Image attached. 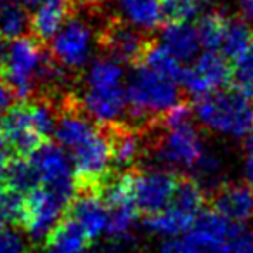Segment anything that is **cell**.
I'll return each mask as SVG.
<instances>
[{
  "instance_id": "1",
  "label": "cell",
  "mask_w": 253,
  "mask_h": 253,
  "mask_svg": "<svg viewBox=\"0 0 253 253\" xmlns=\"http://www.w3.org/2000/svg\"><path fill=\"white\" fill-rule=\"evenodd\" d=\"M56 141L73 163L78 191L101 193L111 177V141L109 132L88 120L80 108H68L57 116Z\"/></svg>"
},
{
  "instance_id": "2",
  "label": "cell",
  "mask_w": 253,
  "mask_h": 253,
  "mask_svg": "<svg viewBox=\"0 0 253 253\" xmlns=\"http://www.w3.org/2000/svg\"><path fill=\"white\" fill-rule=\"evenodd\" d=\"M66 71L35 37H21L9 43L5 56L4 80L12 87L19 101L33 99L39 90L59 87Z\"/></svg>"
},
{
  "instance_id": "3",
  "label": "cell",
  "mask_w": 253,
  "mask_h": 253,
  "mask_svg": "<svg viewBox=\"0 0 253 253\" xmlns=\"http://www.w3.org/2000/svg\"><path fill=\"white\" fill-rule=\"evenodd\" d=\"M80 106L97 125L115 126L123 123L128 111L125 70L120 61L109 56L90 63L82 88Z\"/></svg>"
},
{
  "instance_id": "4",
  "label": "cell",
  "mask_w": 253,
  "mask_h": 253,
  "mask_svg": "<svg viewBox=\"0 0 253 253\" xmlns=\"http://www.w3.org/2000/svg\"><path fill=\"white\" fill-rule=\"evenodd\" d=\"M56 123V109L45 97L19 101L2 118L4 146L14 156H30L49 142Z\"/></svg>"
},
{
  "instance_id": "5",
  "label": "cell",
  "mask_w": 253,
  "mask_h": 253,
  "mask_svg": "<svg viewBox=\"0 0 253 253\" xmlns=\"http://www.w3.org/2000/svg\"><path fill=\"white\" fill-rule=\"evenodd\" d=\"M252 97L238 87L220 88L194 102V116L201 126L231 139H246L253 132Z\"/></svg>"
},
{
  "instance_id": "6",
  "label": "cell",
  "mask_w": 253,
  "mask_h": 253,
  "mask_svg": "<svg viewBox=\"0 0 253 253\" xmlns=\"http://www.w3.org/2000/svg\"><path fill=\"white\" fill-rule=\"evenodd\" d=\"M179 87V82L156 73L146 64H137L126 80V116L137 123L162 120L169 109L180 102Z\"/></svg>"
},
{
  "instance_id": "7",
  "label": "cell",
  "mask_w": 253,
  "mask_h": 253,
  "mask_svg": "<svg viewBox=\"0 0 253 253\" xmlns=\"http://www.w3.org/2000/svg\"><path fill=\"white\" fill-rule=\"evenodd\" d=\"M153 155L163 169L191 170L193 172L208 151L201 134L193 123L163 128V134L153 142Z\"/></svg>"
},
{
  "instance_id": "8",
  "label": "cell",
  "mask_w": 253,
  "mask_h": 253,
  "mask_svg": "<svg viewBox=\"0 0 253 253\" xmlns=\"http://www.w3.org/2000/svg\"><path fill=\"white\" fill-rule=\"evenodd\" d=\"M26 158L32 163L39 187L54 191L70 203L75 200L78 194V184L75 179L73 163L59 144L45 142Z\"/></svg>"
},
{
  "instance_id": "9",
  "label": "cell",
  "mask_w": 253,
  "mask_h": 253,
  "mask_svg": "<svg viewBox=\"0 0 253 253\" xmlns=\"http://www.w3.org/2000/svg\"><path fill=\"white\" fill-rule=\"evenodd\" d=\"M70 201L47 187H37L25 194L21 227L33 243H45L68 213Z\"/></svg>"
},
{
  "instance_id": "10",
  "label": "cell",
  "mask_w": 253,
  "mask_h": 253,
  "mask_svg": "<svg viewBox=\"0 0 253 253\" xmlns=\"http://www.w3.org/2000/svg\"><path fill=\"white\" fill-rule=\"evenodd\" d=\"M95 43H99V39H95L90 25L71 16L50 40V56L66 71H80L90 64Z\"/></svg>"
},
{
  "instance_id": "11",
  "label": "cell",
  "mask_w": 253,
  "mask_h": 253,
  "mask_svg": "<svg viewBox=\"0 0 253 253\" xmlns=\"http://www.w3.org/2000/svg\"><path fill=\"white\" fill-rule=\"evenodd\" d=\"M232 75L234 70L229 64L227 57L220 52L205 50L184 68L180 85L187 94L198 99L225 88L232 80Z\"/></svg>"
},
{
  "instance_id": "12",
  "label": "cell",
  "mask_w": 253,
  "mask_h": 253,
  "mask_svg": "<svg viewBox=\"0 0 253 253\" xmlns=\"http://www.w3.org/2000/svg\"><path fill=\"white\" fill-rule=\"evenodd\" d=\"M180 175L170 169L135 170V203L139 211L151 215L162 211L173 200Z\"/></svg>"
},
{
  "instance_id": "13",
  "label": "cell",
  "mask_w": 253,
  "mask_h": 253,
  "mask_svg": "<svg viewBox=\"0 0 253 253\" xmlns=\"http://www.w3.org/2000/svg\"><path fill=\"white\" fill-rule=\"evenodd\" d=\"M99 45L106 50V56L120 61L123 66H137L142 63L151 42L144 37V32L130 26L123 19H113L102 28L99 35Z\"/></svg>"
},
{
  "instance_id": "14",
  "label": "cell",
  "mask_w": 253,
  "mask_h": 253,
  "mask_svg": "<svg viewBox=\"0 0 253 253\" xmlns=\"http://www.w3.org/2000/svg\"><path fill=\"white\" fill-rule=\"evenodd\" d=\"M239 225L215 210L201 211L187 232V239L201 253H231Z\"/></svg>"
},
{
  "instance_id": "15",
  "label": "cell",
  "mask_w": 253,
  "mask_h": 253,
  "mask_svg": "<svg viewBox=\"0 0 253 253\" xmlns=\"http://www.w3.org/2000/svg\"><path fill=\"white\" fill-rule=\"evenodd\" d=\"M68 217H71L90 241L99 239L108 231L109 210L101 193L95 191H78L75 200L68 208Z\"/></svg>"
},
{
  "instance_id": "16",
  "label": "cell",
  "mask_w": 253,
  "mask_h": 253,
  "mask_svg": "<svg viewBox=\"0 0 253 253\" xmlns=\"http://www.w3.org/2000/svg\"><path fill=\"white\" fill-rule=\"evenodd\" d=\"M211 210L238 225L250 222L253 218V187L241 182H224L211 194Z\"/></svg>"
},
{
  "instance_id": "17",
  "label": "cell",
  "mask_w": 253,
  "mask_h": 253,
  "mask_svg": "<svg viewBox=\"0 0 253 253\" xmlns=\"http://www.w3.org/2000/svg\"><path fill=\"white\" fill-rule=\"evenodd\" d=\"M75 0H42L32 12L30 32L39 42L47 43L71 18Z\"/></svg>"
},
{
  "instance_id": "18",
  "label": "cell",
  "mask_w": 253,
  "mask_h": 253,
  "mask_svg": "<svg viewBox=\"0 0 253 253\" xmlns=\"http://www.w3.org/2000/svg\"><path fill=\"white\" fill-rule=\"evenodd\" d=\"M109 141H111L113 165L118 170H132V167L144 155V139L134 126L120 123L109 126Z\"/></svg>"
},
{
  "instance_id": "19",
  "label": "cell",
  "mask_w": 253,
  "mask_h": 253,
  "mask_svg": "<svg viewBox=\"0 0 253 253\" xmlns=\"http://www.w3.org/2000/svg\"><path fill=\"white\" fill-rule=\"evenodd\" d=\"M160 43L182 64H189L200 56L201 40L193 23H167L162 30Z\"/></svg>"
},
{
  "instance_id": "20",
  "label": "cell",
  "mask_w": 253,
  "mask_h": 253,
  "mask_svg": "<svg viewBox=\"0 0 253 253\" xmlns=\"http://www.w3.org/2000/svg\"><path fill=\"white\" fill-rule=\"evenodd\" d=\"M200 215H194L191 211L184 210L182 207L175 203H170L167 208L156 213L146 215L144 217V229L149 234L162 236V238L172 239L186 234L191 231L193 224Z\"/></svg>"
},
{
  "instance_id": "21",
  "label": "cell",
  "mask_w": 253,
  "mask_h": 253,
  "mask_svg": "<svg viewBox=\"0 0 253 253\" xmlns=\"http://www.w3.org/2000/svg\"><path fill=\"white\" fill-rule=\"evenodd\" d=\"M123 21L141 32H153L162 25L163 0H118Z\"/></svg>"
},
{
  "instance_id": "22",
  "label": "cell",
  "mask_w": 253,
  "mask_h": 253,
  "mask_svg": "<svg viewBox=\"0 0 253 253\" xmlns=\"http://www.w3.org/2000/svg\"><path fill=\"white\" fill-rule=\"evenodd\" d=\"M90 239L71 217H64L45 241L47 253H87Z\"/></svg>"
},
{
  "instance_id": "23",
  "label": "cell",
  "mask_w": 253,
  "mask_h": 253,
  "mask_svg": "<svg viewBox=\"0 0 253 253\" xmlns=\"http://www.w3.org/2000/svg\"><path fill=\"white\" fill-rule=\"evenodd\" d=\"M30 18L26 7L18 0H0V37L11 42L25 37L30 30Z\"/></svg>"
},
{
  "instance_id": "24",
  "label": "cell",
  "mask_w": 253,
  "mask_h": 253,
  "mask_svg": "<svg viewBox=\"0 0 253 253\" xmlns=\"http://www.w3.org/2000/svg\"><path fill=\"white\" fill-rule=\"evenodd\" d=\"M252 42L253 37L248 23H245L241 18H229L224 40H222L220 54L227 57V59L236 61L246 52V49H248Z\"/></svg>"
},
{
  "instance_id": "25",
  "label": "cell",
  "mask_w": 253,
  "mask_h": 253,
  "mask_svg": "<svg viewBox=\"0 0 253 253\" xmlns=\"http://www.w3.org/2000/svg\"><path fill=\"white\" fill-rule=\"evenodd\" d=\"M227 23H229V16H225L222 11H210L201 16L196 28L198 33H200L201 47L205 50L220 52Z\"/></svg>"
},
{
  "instance_id": "26",
  "label": "cell",
  "mask_w": 253,
  "mask_h": 253,
  "mask_svg": "<svg viewBox=\"0 0 253 253\" xmlns=\"http://www.w3.org/2000/svg\"><path fill=\"white\" fill-rule=\"evenodd\" d=\"M141 64H146L148 68H151L153 71L163 75L167 78H172V80L179 82L182 78L184 73V66L172 52L165 49L162 43H153L148 47L144 54V59H142Z\"/></svg>"
},
{
  "instance_id": "27",
  "label": "cell",
  "mask_w": 253,
  "mask_h": 253,
  "mask_svg": "<svg viewBox=\"0 0 253 253\" xmlns=\"http://www.w3.org/2000/svg\"><path fill=\"white\" fill-rule=\"evenodd\" d=\"M215 0H163V19L167 23H191Z\"/></svg>"
},
{
  "instance_id": "28",
  "label": "cell",
  "mask_w": 253,
  "mask_h": 253,
  "mask_svg": "<svg viewBox=\"0 0 253 253\" xmlns=\"http://www.w3.org/2000/svg\"><path fill=\"white\" fill-rule=\"evenodd\" d=\"M232 80H234V87L253 99V42L250 43L246 52L239 59H236Z\"/></svg>"
},
{
  "instance_id": "29",
  "label": "cell",
  "mask_w": 253,
  "mask_h": 253,
  "mask_svg": "<svg viewBox=\"0 0 253 253\" xmlns=\"http://www.w3.org/2000/svg\"><path fill=\"white\" fill-rule=\"evenodd\" d=\"M0 253H32V250L19 232L5 229L0 236Z\"/></svg>"
},
{
  "instance_id": "30",
  "label": "cell",
  "mask_w": 253,
  "mask_h": 253,
  "mask_svg": "<svg viewBox=\"0 0 253 253\" xmlns=\"http://www.w3.org/2000/svg\"><path fill=\"white\" fill-rule=\"evenodd\" d=\"M156 253H201L187 238L167 239Z\"/></svg>"
},
{
  "instance_id": "31",
  "label": "cell",
  "mask_w": 253,
  "mask_h": 253,
  "mask_svg": "<svg viewBox=\"0 0 253 253\" xmlns=\"http://www.w3.org/2000/svg\"><path fill=\"white\" fill-rule=\"evenodd\" d=\"M243 172L245 179L253 187V132L245 139V148H243Z\"/></svg>"
},
{
  "instance_id": "32",
  "label": "cell",
  "mask_w": 253,
  "mask_h": 253,
  "mask_svg": "<svg viewBox=\"0 0 253 253\" xmlns=\"http://www.w3.org/2000/svg\"><path fill=\"white\" fill-rule=\"evenodd\" d=\"M231 253H253V229H239Z\"/></svg>"
},
{
  "instance_id": "33",
  "label": "cell",
  "mask_w": 253,
  "mask_h": 253,
  "mask_svg": "<svg viewBox=\"0 0 253 253\" xmlns=\"http://www.w3.org/2000/svg\"><path fill=\"white\" fill-rule=\"evenodd\" d=\"M18 99V95L14 94L12 87L5 80H0V115L7 113L9 109L14 106V101Z\"/></svg>"
},
{
  "instance_id": "34",
  "label": "cell",
  "mask_w": 253,
  "mask_h": 253,
  "mask_svg": "<svg viewBox=\"0 0 253 253\" xmlns=\"http://www.w3.org/2000/svg\"><path fill=\"white\" fill-rule=\"evenodd\" d=\"M11 163H12L11 155H9V151H5L4 146H2V148H0V186H4V184L7 182Z\"/></svg>"
},
{
  "instance_id": "35",
  "label": "cell",
  "mask_w": 253,
  "mask_h": 253,
  "mask_svg": "<svg viewBox=\"0 0 253 253\" xmlns=\"http://www.w3.org/2000/svg\"><path fill=\"white\" fill-rule=\"evenodd\" d=\"M239 18L248 25H253V0H238Z\"/></svg>"
},
{
  "instance_id": "36",
  "label": "cell",
  "mask_w": 253,
  "mask_h": 253,
  "mask_svg": "<svg viewBox=\"0 0 253 253\" xmlns=\"http://www.w3.org/2000/svg\"><path fill=\"white\" fill-rule=\"evenodd\" d=\"M5 56H7L5 40L0 37V75H4V70H5Z\"/></svg>"
},
{
  "instance_id": "37",
  "label": "cell",
  "mask_w": 253,
  "mask_h": 253,
  "mask_svg": "<svg viewBox=\"0 0 253 253\" xmlns=\"http://www.w3.org/2000/svg\"><path fill=\"white\" fill-rule=\"evenodd\" d=\"M18 2L21 5H25L26 9H28V7H37V5H39L40 2H42V0H18Z\"/></svg>"
},
{
  "instance_id": "38",
  "label": "cell",
  "mask_w": 253,
  "mask_h": 253,
  "mask_svg": "<svg viewBox=\"0 0 253 253\" xmlns=\"http://www.w3.org/2000/svg\"><path fill=\"white\" fill-rule=\"evenodd\" d=\"M4 146V135H2V118H0V148Z\"/></svg>"
},
{
  "instance_id": "39",
  "label": "cell",
  "mask_w": 253,
  "mask_h": 253,
  "mask_svg": "<svg viewBox=\"0 0 253 253\" xmlns=\"http://www.w3.org/2000/svg\"><path fill=\"white\" fill-rule=\"evenodd\" d=\"M4 225H5V222L2 220V217H0V236H2V232L5 231V227H4Z\"/></svg>"
},
{
  "instance_id": "40",
  "label": "cell",
  "mask_w": 253,
  "mask_h": 253,
  "mask_svg": "<svg viewBox=\"0 0 253 253\" xmlns=\"http://www.w3.org/2000/svg\"><path fill=\"white\" fill-rule=\"evenodd\" d=\"M115 253H123V252H122L120 248H116V246H115Z\"/></svg>"
}]
</instances>
